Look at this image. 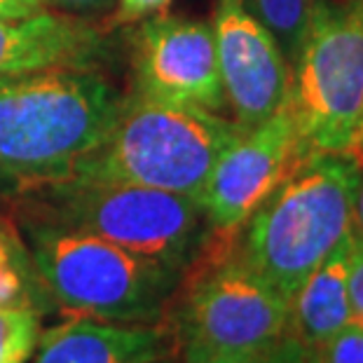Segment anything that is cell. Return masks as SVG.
Wrapping results in <instances>:
<instances>
[{
    "mask_svg": "<svg viewBox=\"0 0 363 363\" xmlns=\"http://www.w3.org/2000/svg\"><path fill=\"white\" fill-rule=\"evenodd\" d=\"M113 84L89 68H45L0 80V174L54 183L104 143L122 111Z\"/></svg>",
    "mask_w": 363,
    "mask_h": 363,
    "instance_id": "cell-1",
    "label": "cell"
},
{
    "mask_svg": "<svg viewBox=\"0 0 363 363\" xmlns=\"http://www.w3.org/2000/svg\"><path fill=\"white\" fill-rule=\"evenodd\" d=\"M359 176L361 167L345 155H307L239 230V258L291 303L354 230Z\"/></svg>",
    "mask_w": 363,
    "mask_h": 363,
    "instance_id": "cell-2",
    "label": "cell"
},
{
    "mask_svg": "<svg viewBox=\"0 0 363 363\" xmlns=\"http://www.w3.org/2000/svg\"><path fill=\"white\" fill-rule=\"evenodd\" d=\"M244 127L199 106L136 94L104 143L80 160L68 179L115 181L197 197L218 157Z\"/></svg>",
    "mask_w": 363,
    "mask_h": 363,
    "instance_id": "cell-3",
    "label": "cell"
},
{
    "mask_svg": "<svg viewBox=\"0 0 363 363\" xmlns=\"http://www.w3.org/2000/svg\"><path fill=\"white\" fill-rule=\"evenodd\" d=\"M213 235L185 267L188 281L169 323L181 361L272 354L289 335L291 303L239 258V233Z\"/></svg>",
    "mask_w": 363,
    "mask_h": 363,
    "instance_id": "cell-4",
    "label": "cell"
},
{
    "mask_svg": "<svg viewBox=\"0 0 363 363\" xmlns=\"http://www.w3.org/2000/svg\"><path fill=\"white\" fill-rule=\"evenodd\" d=\"M30 258L43 286L78 316L162 323L181 272L80 230L28 223Z\"/></svg>",
    "mask_w": 363,
    "mask_h": 363,
    "instance_id": "cell-5",
    "label": "cell"
},
{
    "mask_svg": "<svg viewBox=\"0 0 363 363\" xmlns=\"http://www.w3.org/2000/svg\"><path fill=\"white\" fill-rule=\"evenodd\" d=\"M289 106L307 155L354 160L363 129V0L312 3Z\"/></svg>",
    "mask_w": 363,
    "mask_h": 363,
    "instance_id": "cell-6",
    "label": "cell"
},
{
    "mask_svg": "<svg viewBox=\"0 0 363 363\" xmlns=\"http://www.w3.org/2000/svg\"><path fill=\"white\" fill-rule=\"evenodd\" d=\"M40 220L101 237L174 272H185L204 242L197 197L115 181L45 183Z\"/></svg>",
    "mask_w": 363,
    "mask_h": 363,
    "instance_id": "cell-7",
    "label": "cell"
},
{
    "mask_svg": "<svg viewBox=\"0 0 363 363\" xmlns=\"http://www.w3.org/2000/svg\"><path fill=\"white\" fill-rule=\"evenodd\" d=\"M305 157L296 115L286 101L272 118L246 129L213 164L197 195L211 230L239 233Z\"/></svg>",
    "mask_w": 363,
    "mask_h": 363,
    "instance_id": "cell-8",
    "label": "cell"
},
{
    "mask_svg": "<svg viewBox=\"0 0 363 363\" xmlns=\"http://www.w3.org/2000/svg\"><path fill=\"white\" fill-rule=\"evenodd\" d=\"M138 94L218 113L225 106L211 24L150 14L134 35Z\"/></svg>",
    "mask_w": 363,
    "mask_h": 363,
    "instance_id": "cell-9",
    "label": "cell"
},
{
    "mask_svg": "<svg viewBox=\"0 0 363 363\" xmlns=\"http://www.w3.org/2000/svg\"><path fill=\"white\" fill-rule=\"evenodd\" d=\"M211 28L225 104L235 122L253 129L289 101L291 64L242 0H218Z\"/></svg>",
    "mask_w": 363,
    "mask_h": 363,
    "instance_id": "cell-10",
    "label": "cell"
},
{
    "mask_svg": "<svg viewBox=\"0 0 363 363\" xmlns=\"http://www.w3.org/2000/svg\"><path fill=\"white\" fill-rule=\"evenodd\" d=\"M33 363H152L176 357L167 323H118L78 316L40 333Z\"/></svg>",
    "mask_w": 363,
    "mask_h": 363,
    "instance_id": "cell-11",
    "label": "cell"
},
{
    "mask_svg": "<svg viewBox=\"0 0 363 363\" xmlns=\"http://www.w3.org/2000/svg\"><path fill=\"white\" fill-rule=\"evenodd\" d=\"M104 50L96 28L50 10L26 19H0V80L45 68H91Z\"/></svg>",
    "mask_w": 363,
    "mask_h": 363,
    "instance_id": "cell-12",
    "label": "cell"
},
{
    "mask_svg": "<svg viewBox=\"0 0 363 363\" xmlns=\"http://www.w3.org/2000/svg\"><path fill=\"white\" fill-rule=\"evenodd\" d=\"M354 230L316 265L291 298L289 335L300 345L319 350L326 340L354 321L350 305V253Z\"/></svg>",
    "mask_w": 363,
    "mask_h": 363,
    "instance_id": "cell-13",
    "label": "cell"
},
{
    "mask_svg": "<svg viewBox=\"0 0 363 363\" xmlns=\"http://www.w3.org/2000/svg\"><path fill=\"white\" fill-rule=\"evenodd\" d=\"M43 281L26 244L0 220V305L43 307Z\"/></svg>",
    "mask_w": 363,
    "mask_h": 363,
    "instance_id": "cell-14",
    "label": "cell"
},
{
    "mask_svg": "<svg viewBox=\"0 0 363 363\" xmlns=\"http://www.w3.org/2000/svg\"><path fill=\"white\" fill-rule=\"evenodd\" d=\"M244 7L277 38L289 64L298 57L314 0H242Z\"/></svg>",
    "mask_w": 363,
    "mask_h": 363,
    "instance_id": "cell-15",
    "label": "cell"
},
{
    "mask_svg": "<svg viewBox=\"0 0 363 363\" xmlns=\"http://www.w3.org/2000/svg\"><path fill=\"white\" fill-rule=\"evenodd\" d=\"M40 333V310L0 305V363H26Z\"/></svg>",
    "mask_w": 363,
    "mask_h": 363,
    "instance_id": "cell-16",
    "label": "cell"
},
{
    "mask_svg": "<svg viewBox=\"0 0 363 363\" xmlns=\"http://www.w3.org/2000/svg\"><path fill=\"white\" fill-rule=\"evenodd\" d=\"M316 363H363V321L354 319L314 350Z\"/></svg>",
    "mask_w": 363,
    "mask_h": 363,
    "instance_id": "cell-17",
    "label": "cell"
},
{
    "mask_svg": "<svg viewBox=\"0 0 363 363\" xmlns=\"http://www.w3.org/2000/svg\"><path fill=\"white\" fill-rule=\"evenodd\" d=\"M350 305L354 319L363 321V235L354 230L352 237V253H350Z\"/></svg>",
    "mask_w": 363,
    "mask_h": 363,
    "instance_id": "cell-18",
    "label": "cell"
},
{
    "mask_svg": "<svg viewBox=\"0 0 363 363\" xmlns=\"http://www.w3.org/2000/svg\"><path fill=\"white\" fill-rule=\"evenodd\" d=\"M172 0H118V21H136L162 12Z\"/></svg>",
    "mask_w": 363,
    "mask_h": 363,
    "instance_id": "cell-19",
    "label": "cell"
},
{
    "mask_svg": "<svg viewBox=\"0 0 363 363\" xmlns=\"http://www.w3.org/2000/svg\"><path fill=\"white\" fill-rule=\"evenodd\" d=\"M272 363H316L314 350L300 345L298 340H293L291 335L284 337V342L277 347L272 354Z\"/></svg>",
    "mask_w": 363,
    "mask_h": 363,
    "instance_id": "cell-20",
    "label": "cell"
},
{
    "mask_svg": "<svg viewBox=\"0 0 363 363\" xmlns=\"http://www.w3.org/2000/svg\"><path fill=\"white\" fill-rule=\"evenodd\" d=\"M48 10V0H0V19H26Z\"/></svg>",
    "mask_w": 363,
    "mask_h": 363,
    "instance_id": "cell-21",
    "label": "cell"
},
{
    "mask_svg": "<svg viewBox=\"0 0 363 363\" xmlns=\"http://www.w3.org/2000/svg\"><path fill=\"white\" fill-rule=\"evenodd\" d=\"M354 230L363 235V169L357 185V199H354Z\"/></svg>",
    "mask_w": 363,
    "mask_h": 363,
    "instance_id": "cell-22",
    "label": "cell"
},
{
    "mask_svg": "<svg viewBox=\"0 0 363 363\" xmlns=\"http://www.w3.org/2000/svg\"><path fill=\"white\" fill-rule=\"evenodd\" d=\"M274 354V352H272ZM272 354L265 357H239V359H202V361H181V363H272Z\"/></svg>",
    "mask_w": 363,
    "mask_h": 363,
    "instance_id": "cell-23",
    "label": "cell"
},
{
    "mask_svg": "<svg viewBox=\"0 0 363 363\" xmlns=\"http://www.w3.org/2000/svg\"><path fill=\"white\" fill-rule=\"evenodd\" d=\"M54 3L66 5V7H78V10H89V7H104L111 3V0H54Z\"/></svg>",
    "mask_w": 363,
    "mask_h": 363,
    "instance_id": "cell-24",
    "label": "cell"
},
{
    "mask_svg": "<svg viewBox=\"0 0 363 363\" xmlns=\"http://www.w3.org/2000/svg\"><path fill=\"white\" fill-rule=\"evenodd\" d=\"M354 162L363 169V129H361V141L357 145V152H354Z\"/></svg>",
    "mask_w": 363,
    "mask_h": 363,
    "instance_id": "cell-25",
    "label": "cell"
},
{
    "mask_svg": "<svg viewBox=\"0 0 363 363\" xmlns=\"http://www.w3.org/2000/svg\"><path fill=\"white\" fill-rule=\"evenodd\" d=\"M152 363H176V357H162V359L152 361Z\"/></svg>",
    "mask_w": 363,
    "mask_h": 363,
    "instance_id": "cell-26",
    "label": "cell"
}]
</instances>
